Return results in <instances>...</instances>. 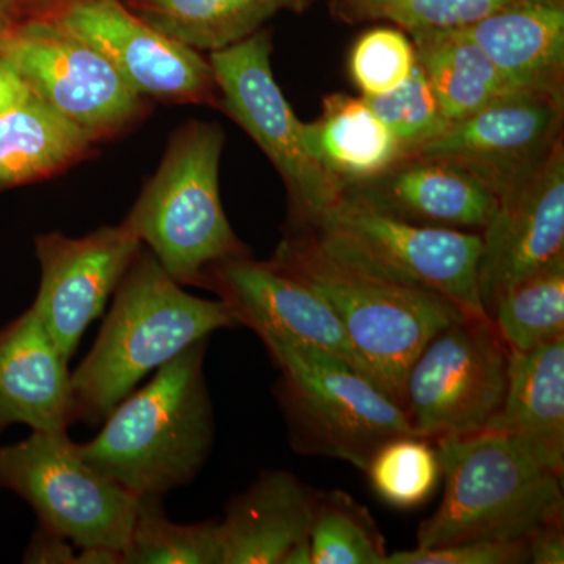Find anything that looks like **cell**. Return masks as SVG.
<instances>
[{"mask_svg": "<svg viewBox=\"0 0 564 564\" xmlns=\"http://www.w3.org/2000/svg\"><path fill=\"white\" fill-rule=\"evenodd\" d=\"M481 234L478 291L491 315L503 293L564 258V143L500 193Z\"/></svg>", "mask_w": 564, "mask_h": 564, "instance_id": "cell-14", "label": "cell"}, {"mask_svg": "<svg viewBox=\"0 0 564 564\" xmlns=\"http://www.w3.org/2000/svg\"><path fill=\"white\" fill-rule=\"evenodd\" d=\"M299 231L351 269L443 296L467 315L488 317L478 291L480 232L400 220L347 191Z\"/></svg>", "mask_w": 564, "mask_h": 564, "instance_id": "cell-6", "label": "cell"}, {"mask_svg": "<svg viewBox=\"0 0 564 564\" xmlns=\"http://www.w3.org/2000/svg\"><path fill=\"white\" fill-rule=\"evenodd\" d=\"M313 564H386V541L372 514L344 491L318 492L310 530Z\"/></svg>", "mask_w": 564, "mask_h": 564, "instance_id": "cell-28", "label": "cell"}, {"mask_svg": "<svg viewBox=\"0 0 564 564\" xmlns=\"http://www.w3.org/2000/svg\"><path fill=\"white\" fill-rule=\"evenodd\" d=\"M510 348L488 317L466 315L441 329L411 366L404 411L415 436L486 432L502 408Z\"/></svg>", "mask_w": 564, "mask_h": 564, "instance_id": "cell-10", "label": "cell"}, {"mask_svg": "<svg viewBox=\"0 0 564 564\" xmlns=\"http://www.w3.org/2000/svg\"><path fill=\"white\" fill-rule=\"evenodd\" d=\"M263 345L280 370L276 395L300 454L343 459L366 473L381 445L415 436L406 411L350 364L307 345Z\"/></svg>", "mask_w": 564, "mask_h": 564, "instance_id": "cell-7", "label": "cell"}, {"mask_svg": "<svg viewBox=\"0 0 564 564\" xmlns=\"http://www.w3.org/2000/svg\"><path fill=\"white\" fill-rule=\"evenodd\" d=\"M22 562L29 564H76L74 544L58 534L36 530L25 547Z\"/></svg>", "mask_w": 564, "mask_h": 564, "instance_id": "cell-34", "label": "cell"}, {"mask_svg": "<svg viewBox=\"0 0 564 564\" xmlns=\"http://www.w3.org/2000/svg\"><path fill=\"white\" fill-rule=\"evenodd\" d=\"M33 95L98 139L124 128L140 96L109 61L51 14L20 21L0 46Z\"/></svg>", "mask_w": 564, "mask_h": 564, "instance_id": "cell-11", "label": "cell"}, {"mask_svg": "<svg viewBox=\"0 0 564 564\" xmlns=\"http://www.w3.org/2000/svg\"><path fill=\"white\" fill-rule=\"evenodd\" d=\"M410 36L448 124L513 95L488 55L463 33L410 32Z\"/></svg>", "mask_w": 564, "mask_h": 564, "instance_id": "cell-25", "label": "cell"}, {"mask_svg": "<svg viewBox=\"0 0 564 564\" xmlns=\"http://www.w3.org/2000/svg\"><path fill=\"white\" fill-rule=\"evenodd\" d=\"M32 95L18 69L0 55V118L28 101Z\"/></svg>", "mask_w": 564, "mask_h": 564, "instance_id": "cell-36", "label": "cell"}, {"mask_svg": "<svg viewBox=\"0 0 564 564\" xmlns=\"http://www.w3.org/2000/svg\"><path fill=\"white\" fill-rule=\"evenodd\" d=\"M121 552L106 545L80 547L79 554H76V564H121Z\"/></svg>", "mask_w": 564, "mask_h": 564, "instance_id": "cell-37", "label": "cell"}, {"mask_svg": "<svg viewBox=\"0 0 564 564\" xmlns=\"http://www.w3.org/2000/svg\"><path fill=\"white\" fill-rule=\"evenodd\" d=\"M317 494L289 470H263L217 521L221 564H284L310 541Z\"/></svg>", "mask_w": 564, "mask_h": 564, "instance_id": "cell-19", "label": "cell"}, {"mask_svg": "<svg viewBox=\"0 0 564 564\" xmlns=\"http://www.w3.org/2000/svg\"><path fill=\"white\" fill-rule=\"evenodd\" d=\"M269 32L210 52L223 107L272 161L288 185L293 229L311 225L344 195V184L310 150L304 122L293 113L274 80Z\"/></svg>", "mask_w": 564, "mask_h": 564, "instance_id": "cell-9", "label": "cell"}, {"mask_svg": "<svg viewBox=\"0 0 564 564\" xmlns=\"http://www.w3.org/2000/svg\"><path fill=\"white\" fill-rule=\"evenodd\" d=\"M529 562L534 564L564 563L563 519L547 522L527 538Z\"/></svg>", "mask_w": 564, "mask_h": 564, "instance_id": "cell-35", "label": "cell"}, {"mask_svg": "<svg viewBox=\"0 0 564 564\" xmlns=\"http://www.w3.org/2000/svg\"><path fill=\"white\" fill-rule=\"evenodd\" d=\"M225 135L214 122L192 121L173 137L158 173L124 225L181 285H202L207 270L247 256L220 198Z\"/></svg>", "mask_w": 564, "mask_h": 564, "instance_id": "cell-5", "label": "cell"}, {"mask_svg": "<svg viewBox=\"0 0 564 564\" xmlns=\"http://www.w3.org/2000/svg\"><path fill=\"white\" fill-rule=\"evenodd\" d=\"M0 488L31 505L41 529L74 547L106 545L121 554L139 503L85 462L66 432H32L0 447Z\"/></svg>", "mask_w": 564, "mask_h": 564, "instance_id": "cell-8", "label": "cell"}, {"mask_svg": "<svg viewBox=\"0 0 564 564\" xmlns=\"http://www.w3.org/2000/svg\"><path fill=\"white\" fill-rule=\"evenodd\" d=\"M98 339L70 373L76 422L98 426L135 386L198 340L237 326L223 300L191 295L140 251L113 293Z\"/></svg>", "mask_w": 564, "mask_h": 564, "instance_id": "cell-2", "label": "cell"}, {"mask_svg": "<svg viewBox=\"0 0 564 564\" xmlns=\"http://www.w3.org/2000/svg\"><path fill=\"white\" fill-rule=\"evenodd\" d=\"M203 288L217 292L237 325L248 326L262 343L281 340L321 348L370 380L328 302L276 263L254 261L248 254L226 259L207 270Z\"/></svg>", "mask_w": 564, "mask_h": 564, "instance_id": "cell-16", "label": "cell"}, {"mask_svg": "<svg viewBox=\"0 0 564 564\" xmlns=\"http://www.w3.org/2000/svg\"><path fill=\"white\" fill-rule=\"evenodd\" d=\"M488 432L502 433L544 469H564V337L510 350L502 408Z\"/></svg>", "mask_w": 564, "mask_h": 564, "instance_id": "cell-21", "label": "cell"}, {"mask_svg": "<svg viewBox=\"0 0 564 564\" xmlns=\"http://www.w3.org/2000/svg\"><path fill=\"white\" fill-rule=\"evenodd\" d=\"M20 7L22 13H25V10H35V11H51V9H61L63 3L68 2V0H14ZM54 10V11H55Z\"/></svg>", "mask_w": 564, "mask_h": 564, "instance_id": "cell-39", "label": "cell"}, {"mask_svg": "<svg viewBox=\"0 0 564 564\" xmlns=\"http://www.w3.org/2000/svg\"><path fill=\"white\" fill-rule=\"evenodd\" d=\"M489 321L510 350L530 351L564 337V258L500 296Z\"/></svg>", "mask_w": 564, "mask_h": 564, "instance_id": "cell-26", "label": "cell"}, {"mask_svg": "<svg viewBox=\"0 0 564 564\" xmlns=\"http://www.w3.org/2000/svg\"><path fill=\"white\" fill-rule=\"evenodd\" d=\"M513 93L564 96V0H516L458 29Z\"/></svg>", "mask_w": 564, "mask_h": 564, "instance_id": "cell-20", "label": "cell"}, {"mask_svg": "<svg viewBox=\"0 0 564 564\" xmlns=\"http://www.w3.org/2000/svg\"><path fill=\"white\" fill-rule=\"evenodd\" d=\"M516 0H333L345 21H388L404 32L458 31Z\"/></svg>", "mask_w": 564, "mask_h": 564, "instance_id": "cell-29", "label": "cell"}, {"mask_svg": "<svg viewBox=\"0 0 564 564\" xmlns=\"http://www.w3.org/2000/svg\"><path fill=\"white\" fill-rule=\"evenodd\" d=\"M52 18L101 52L139 96L203 102L217 87L199 51L152 28L120 0H68Z\"/></svg>", "mask_w": 564, "mask_h": 564, "instance_id": "cell-13", "label": "cell"}, {"mask_svg": "<svg viewBox=\"0 0 564 564\" xmlns=\"http://www.w3.org/2000/svg\"><path fill=\"white\" fill-rule=\"evenodd\" d=\"M310 0H133L132 11L152 28L195 51H220L261 29L282 10Z\"/></svg>", "mask_w": 564, "mask_h": 564, "instance_id": "cell-24", "label": "cell"}, {"mask_svg": "<svg viewBox=\"0 0 564 564\" xmlns=\"http://www.w3.org/2000/svg\"><path fill=\"white\" fill-rule=\"evenodd\" d=\"M345 191L400 220L470 232L484 231L499 204V195L480 177L423 155H403L383 173Z\"/></svg>", "mask_w": 564, "mask_h": 564, "instance_id": "cell-17", "label": "cell"}, {"mask_svg": "<svg viewBox=\"0 0 564 564\" xmlns=\"http://www.w3.org/2000/svg\"><path fill=\"white\" fill-rule=\"evenodd\" d=\"M121 564H221L217 521L176 524L163 497L141 496Z\"/></svg>", "mask_w": 564, "mask_h": 564, "instance_id": "cell-27", "label": "cell"}, {"mask_svg": "<svg viewBox=\"0 0 564 564\" xmlns=\"http://www.w3.org/2000/svg\"><path fill=\"white\" fill-rule=\"evenodd\" d=\"M98 137L32 95L0 118V192L51 176Z\"/></svg>", "mask_w": 564, "mask_h": 564, "instance_id": "cell-23", "label": "cell"}, {"mask_svg": "<svg viewBox=\"0 0 564 564\" xmlns=\"http://www.w3.org/2000/svg\"><path fill=\"white\" fill-rule=\"evenodd\" d=\"M563 120L564 96L513 93L452 122L410 155L456 163L500 196L563 140Z\"/></svg>", "mask_w": 564, "mask_h": 564, "instance_id": "cell-15", "label": "cell"}, {"mask_svg": "<svg viewBox=\"0 0 564 564\" xmlns=\"http://www.w3.org/2000/svg\"><path fill=\"white\" fill-rule=\"evenodd\" d=\"M207 339L185 348L126 395L77 454L133 496L165 497L191 485L209 458L214 408L204 361Z\"/></svg>", "mask_w": 564, "mask_h": 564, "instance_id": "cell-1", "label": "cell"}, {"mask_svg": "<svg viewBox=\"0 0 564 564\" xmlns=\"http://www.w3.org/2000/svg\"><path fill=\"white\" fill-rule=\"evenodd\" d=\"M141 247L124 223L104 226L79 239L62 232L36 237L41 281L31 310L68 361L88 325L106 310Z\"/></svg>", "mask_w": 564, "mask_h": 564, "instance_id": "cell-12", "label": "cell"}, {"mask_svg": "<svg viewBox=\"0 0 564 564\" xmlns=\"http://www.w3.org/2000/svg\"><path fill=\"white\" fill-rule=\"evenodd\" d=\"M310 2H311V0H310Z\"/></svg>", "mask_w": 564, "mask_h": 564, "instance_id": "cell-40", "label": "cell"}, {"mask_svg": "<svg viewBox=\"0 0 564 564\" xmlns=\"http://www.w3.org/2000/svg\"><path fill=\"white\" fill-rule=\"evenodd\" d=\"M304 129L310 150L344 187L372 180L402 158L383 121L362 98L344 93L326 96L321 117Z\"/></svg>", "mask_w": 564, "mask_h": 564, "instance_id": "cell-22", "label": "cell"}, {"mask_svg": "<svg viewBox=\"0 0 564 564\" xmlns=\"http://www.w3.org/2000/svg\"><path fill=\"white\" fill-rule=\"evenodd\" d=\"M529 562L527 538L505 541H466L441 547L389 554L386 564H524Z\"/></svg>", "mask_w": 564, "mask_h": 564, "instance_id": "cell-33", "label": "cell"}, {"mask_svg": "<svg viewBox=\"0 0 564 564\" xmlns=\"http://www.w3.org/2000/svg\"><path fill=\"white\" fill-rule=\"evenodd\" d=\"M333 307L370 380L404 410L408 373L426 344L466 313L434 293L351 269L293 229L270 259Z\"/></svg>", "mask_w": 564, "mask_h": 564, "instance_id": "cell-3", "label": "cell"}, {"mask_svg": "<svg viewBox=\"0 0 564 564\" xmlns=\"http://www.w3.org/2000/svg\"><path fill=\"white\" fill-rule=\"evenodd\" d=\"M68 359L29 307L0 328V433L68 432L76 422Z\"/></svg>", "mask_w": 564, "mask_h": 564, "instance_id": "cell-18", "label": "cell"}, {"mask_svg": "<svg viewBox=\"0 0 564 564\" xmlns=\"http://www.w3.org/2000/svg\"><path fill=\"white\" fill-rule=\"evenodd\" d=\"M417 57L413 41L395 28H375L356 41L350 52V76L362 96L393 90L410 77Z\"/></svg>", "mask_w": 564, "mask_h": 564, "instance_id": "cell-32", "label": "cell"}, {"mask_svg": "<svg viewBox=\"0 0 564 564\" xmlns=\"http://www.w3.org/2000/svg\"><path fill=\"white\" fill-rule=\"evenodd\" d=\"M366 473L386 503L413 510L430 499L440 481V455L425 437H393L375 452Z\"/></svg>", "mask_w": 564, "mask_h": 564, "instance_id": "cell-30", "label": "cell"}, {"mask_svg": "<svg viewBox=\"0 0 564 564\" xmlns=\"http://www.w3.org/2000/svg\"><path fill=\"white\" fill-rule=\"evenodd\" d=\"M361 98L391 131L402 158L413 154L447 129L448 122L419 63L399 87L384 95Z\"/></svg>", "mask_w": 564, "mask_h": 564, "instance_id": "cell-31", "label": "cell"}, {"mask_svg": "<svg viewBox=\"0 0 564 564\" xmlns=\"http://www.w3.org/2000/svg\"><path fill=\"white\" fill-rule=\"evenodd\" d=\"M24 17L14 0H0V46Z\"/></svg>", "mask_w": 564, "mask_h": 564, "instance_id": "cell-38", "label": "cell"}, {"mask_svg": "<svg viewBox=\"0 0 564 564\" xmlns=\"http://www.w3.org/2000/svg\"><path fill=\"white\" fill-rule=\"evenodd\" d=\"M443 500L417 530V547L529 538L563 519L562 477L497 432L436 440Z\"/></svg>", "mask_w": 564, "mask_h": 564, "instance_id": "cell-4", "label": "cell"}]
</instances>
